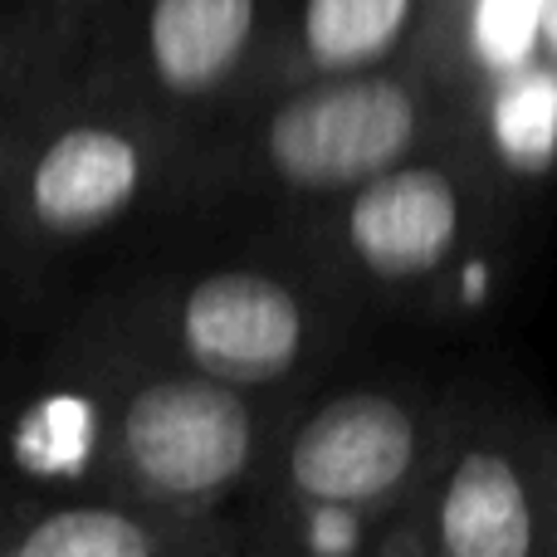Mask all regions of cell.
<instances>
[{
  "instance_id": "cell-1",
  "label": "cell",
  "mask_w": 557,
  "mask_h": 557,
  "mask_svg": "<svg viewBox=\"0 0 557 557\" xmlns=\"http://www.w3.org/2000/svg\"><path fill=\"white\" fill-rule=\"evenodd\" d=\"M186 143L0 25V264L117 231L186 186Z\"/></svg>"
},
{
  "instance_id": "cell-2",
  "label": "cell",
  "mask_w": 557,
  "mask_h": 557,
  "mask_svg": "<svg viewBox=\"0 0 557 557\" xmlns=\"http://www.w3.org/2000/svg\"><path fill=\"white\" fill-rule=\"evenodd\" d=\"M74 411L98 494L133 499L240 557L221 519L255 494L278 441L264 396L108 333L88 343Z\"/></svg>"
},
{
  "instance_id": "cell-3",
  "label": "cell",
  "mask_w": 557,
  "mask_h": 557,
  "mask_svg": "<svg viewBox=\"0 0 557 557\" xmlns=\"http://www.w3.org/2000/svg\"><path fill=\"white\" fill-rule=\"evenodd\" d=\"M455 401L347 386L278 431L255 484V557H396Z\"/></svg>"
},
{
  "instance_id": "cell-4",
  "label": "cell",
  "mask_w": 557,
  "mask_h": 557,
  "mask_svg": "<svg viewBox=\"0 0 557 557\" xmlns=\"http://www.w3.org/2000/svg\"><path fill=\"white\" fill-rule=\"evenodd\" d=\"M450 133V94L411 54L255 94L191 147L186 186L327 206Z\"/></svg>"
},
{
  "instance_id": "cell-5",
  "label": "cell",
  "mask_w": 557,
  "mask_h": 557,
  "mask_svg": "<svg viewBox=\"0 0 557 557\" xmlns=\"http://www.w3.org/2000/svg\"><path fill=\"white\" fill-rule=\"evenodd\" d=\"M278 20L284 0H59L5 25L143 108L191 152L255 94Z\"/></svg>"
},
{
  "instance_id": "cell-6",
  "label": "cell",
  "mask_w": 557,
  "mask_h": 557,
  "mask_svg": "<svg viewBox=\"0 0 557 557\" xmlns=\"http://www.w3.org/2000/svg\"><path fill=\"white\" fill-rule=\"evenodd\" d=\"M519 206L460 143L421 147L318 215V250L337 288L392 308H455Z\"/></svg>"
},
{
  "instance_id": "cell-7",
  "label": "cell",
  "mask_w": 557,
  "mask_h": 557,
  "mask_svg": "<svg viewBox=\"0 0 557 557\" xmlns=\"http://www.w3.org/2000/svg\"><path fill=\"white\" fill-rule=\"evenodd\" d=\"M396 557H557V421L539 406H455Z\"/></svg>"
},
{
  "instance_id": "cell-8",
  "label": "cell",
  "mask_w": 557,
  "mask_h": 557,
  "mask_svg": "<svg viewBox=\"0 0 557 557\" xmlns=\"http://www.w3.org/2000/svg\"><path fill=\"white\" fill-rule=\"evenodd\" d=\"M113 333L274 401L323 347L327 288L278 264H221L147 288Z\"/></svg>"
},
{
  "instance_id": "cell-9",
  "label": "cell",
  "mask_w": 557,
  "mask_h": 557,
  "mask_svg": "<svg viewBox=\"0 0 557 557\" xmlns=\"http://www.w3.org/2000/svg\"><path fill=\"white\" fill-rule=\"evenodd\" d=\"M425 5L431 0H284V20L255 94L401 64L421 45Z\"/></svg>"
},
{
  "instance_id": "cell-10",
  "label": "cell",
  "mask_w": 557,
  "mask_h": 557,
  "mask_svg": "<svg viewBox=\"0 0 557 557\" xmlns=\"http://www.w3.org/2000/svg\"><path fill=\"white\" fill-rule=\"evenodd\" d=\"M455 137L513 206L557 182V69L529 64L455 108Z\"/></svg>"
},
{
  "instance_id": "cell-11",
  "label": "cell",
  "mask_w": 557,
  "mask_h": 557,
  "mask_svg": "<svg viewBox=\"0 0 557 557\" xmlns=\"http://www.w3.org/2000/svg\"><path fill=\"white\" fill-rule=\"evenodd\" d=\"M0 557H225L117 494H84L0 523Z\"/></svg>"
},
{
  "instance_id": "cell-12",
  "label": "cell",
  "mask_w": 557,
  "mask_h": 557,
  "mask_svg": "<svg viewBox=\"0 0 557 557\" xmlns=\"http://www.w3.org/2000/svg\"><path fill=\"white\" fill-rule=\"evenodd\" d=\"M539 59L557 69V0L543 5V45H539Z\"/></svg>"
},
{
  "instance_id": "cell-13",
  "label": "cell",
  "mask_w": 557,
  "mask_h": 557,
  "mask_svg": "<svg viewBox=\"0 0 557 557\" xmlns=\"http://www.w3.org/2000/svg\"><path fill=\"white\" fill-rule=\"evenodd\" d=\"M59 5V0H0V25L5 20H25V15H39V10Z\"/></svg>"
}]
</instances>
